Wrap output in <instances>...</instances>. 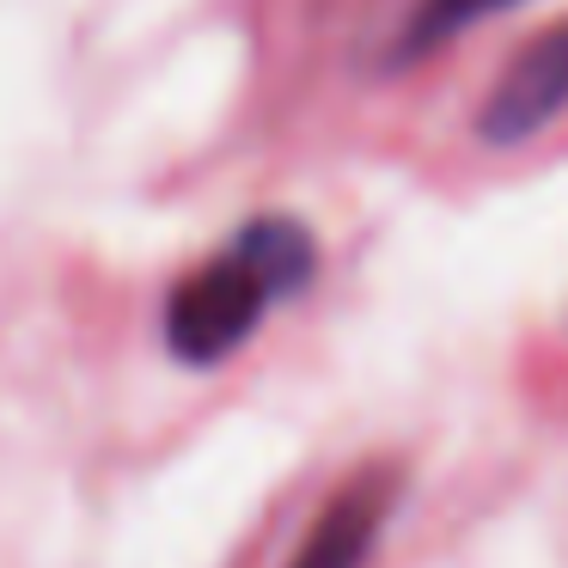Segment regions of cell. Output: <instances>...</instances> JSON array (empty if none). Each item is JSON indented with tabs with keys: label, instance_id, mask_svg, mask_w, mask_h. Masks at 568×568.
Masks as SVG:
<instances>
[{
	"label": "cell",
	"instance_id": "277c9868",
	"mask_svg": "<svg viewBox=\"0 0 568 568\" xmlns=\"http://www.w3.org/2000/svg\"><path fill=\"white\" fill-rule=\"evenodd\" d=\"M495 7H514V0H416V13L404 19V31L392 43V62H416V55L440 50V43H453L477 19H489Z\"/></svg>",
	"mask_w": 568,
	"mask_h": 568
},
{
	"label": "cell",
	"instance_id": "3957f363",
	"mask_svg": "<svg viewBox=\"0 0 568 568\" xmlns=\"http://www.w3.org/2000/svg\"><path fill=\"white\" fill-rule=\"evenodd\" d=\"M397 465H367L324 501V514L312 519V531L300 538L287 568H367L373 544L385 531V514L397 501Z\"/></svg>",
	"mask_w": 568,
	"mask_h": 568
},
{
	"label": "cell",
	"instance_id": "6da1fadb",
	"mask_svg": "<svg viewBox=\"0 0 568 568\" xmlns=\"http://www.w3.org/2000/svg\"><path fill=\"white\" fill-rule=\"evenodd\" d=\"M312 257H318V245L300 221H287V214L251 221L221 257H209L172 287V300H165V348L190 367L226 361L263 324V312L275 300L300 294L312 282Z\"/></svg>",
	"mask_w": 568,
	"mask_h": 568
},
{
	"label": "cell",
	"instance_id": "7a4b0ae2",
	"mask_svg": "<svg viewBox=\"0 0 568 568\" xmlns=\"http://www.w3.org/2000/svg\"><path fill=\"white\" fill-rule=\"evenodd\" d=\"M568 111V19L526 43L507 62V74L495 80V92L483 99V141H526L538 135L550 116Z\"/></svg>",
	"mask_w": 568,
	"mask_h": 568
}]
</instances>
